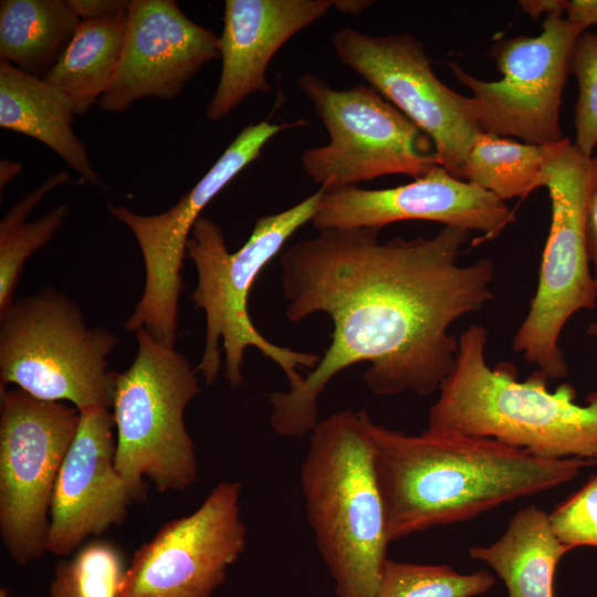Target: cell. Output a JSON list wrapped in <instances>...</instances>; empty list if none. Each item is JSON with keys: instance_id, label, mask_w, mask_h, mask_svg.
Here are the masks:
<instances>
[{"instance_id": "obj_1", "label": "cell", "mask_w": 597, "mask_h": 597, "mask_svg": "<svg viewBox=\"0 0 597 597\" xmlns=\"http://www.w3.org/2000/svg\"><path fill=\"white\" fill-rule=\"evenodd\" d=\"M380 231H318L281 255L285 317L324 313L333 326L302 384L270 395L271 427L282 437L311 433L322 391L357 363H370L363 378L374 395L437 391L458 353L450 326L494 298L490 259L459 264L471 231L443 227L431 238L386 242Z\"/></svg>"}, {"instance_id": "obj_2", "label": "cell", "mask_w": 597, "mask_h": 597, "mask_svg": "<svg viewBox=\"0 0 597 597\" xmlns=\"http://www.w3.org/2000/svg\"><path fill=\"white\" fill-rule=\"evenodd\" d=\"M389 542L554 489L595 459H546L492 438L406 434L370 421Z\"/></svg>"}, {"instance_id": "obj_3", "label": "cell", "mask_w": 597, "mask_h": 597, "mask_svg": "<svg viewBox=\"0 0 597 597\" xmlns=\"http://www.w3.org/2000/svg\"><path fill=\"white\" fill-rule=\"evenodd\" d=\"M488 338L480 324L460 334L453 368L438 389L425 431L492 438L546 459H595L597 390L578 405L570 384L551 392L538 369L517 381L511 363L488 365Z\"/></svg>"}, {"instance_id": "obj_4", "label": "cell", "mask_w": 597, "mask_h": 597, "mask_svg": "<svg viewBox=\"0 0 597 597\" xmlns=\"http://www.w3.org/2000/svg\"><path fill=\"white\" fill-rule=\"evenodd\" d=\"M370 421L350 408L318 421L301 467L307 520L337 597H377L388 559Z\"/></svg>"}, {"instance_id": "obj_5", "label": "cell", "mask_w": 597, "mask_h": 597, "mask_svg": "<svg viewBox=\"0 0 597 597\" xmlns=\"http://www.w3.org/2000/svg\"><path fill=\"white\" fill-rule=\"evenodd\" d=\"M323 191L320 188L293 207L258 218L247 242L232 253L214 221L200 216L195 223L186 258L192 260L198 274L190 298L206 316L205 348L196 367L206 384L214 383L220 370V339L226 355L224 376L231 387L243 381L241 368L249 346L256 347L283 370L289 389L302 384L300 368L312 370L318 364L321 357L314 353L296 352L266 339L249 316L248 296L262 269L300 228L312 221Z\"/></svg>"}, {"instance_id": "obj_6", "label": "cell", "mask_w": 597, "mask_h": 597, "mask_svg": "<svg viewBox=\"0 0 597 597\" xmlns=\"http://www.w3.org/2000/svg\"><path fill=\"white\" fill-rule=\"evenodd\" d=\"M542 147L541 187L551 198V228L536 292L512 347L548 379H562L568 366L561 333L575 313L594 308L597 301L585 232L587 205L597 186V156L583 154L566 137Z\"/></svg>"}, {"instance_id": "obj_7", "label": "cell", "mask_w": 597, "mask_h": 597, "mask_svg": "<svg viewBox=\"0 0 597 597\" xmlns=\"http://www.w3.org/2000/svg\"><path fill=\"white\" fill-rule=\"evenodd\" d=\"M135 334L137 353L129 367L116 373L111 407L115 465L139 500L145 479L160 492L184 490L196 481L195 444L184 415L200 386L198 371L181 353L145 328Z\"/></svg>"}, {"instance_id": "obj_8", "label": "cell", "mask_w": 597, "mask_h": 597, "mask_svg": "<svg viewBox=\"0 0 597 597\" xmlns=\"http://www.w3.org/2000/svg\"><path fill=\"white\" fill-rule=\"evenodd\" d=\"M117 338L90 327L80 306L53 289L14 300L0 313V381L78 411L111 408L116 373L107 357Z\"/></svg>"}, {"instance_id": "obj_9", "label": "cell", "mask_w": 597, "mask_h": 597, "mask_svg": "<svg viewBox=\"0 0 597 597\" xmlns=\"http://www.w3.org/2000/svg\"><path fill=\"white\" fill-rule=\"evenodd\" d=\"M297 86L328 134V143L305 149L304 174L333 191L387 175L413 179L440 165L432 140L370 85L332 87L305 72Z\"/></svg>"}, {"instance_id": "obj_10", "label": "cell", "mask_w": 597, "mask_h": 597, "mask_svg": "<svg viewBox=\"0 0 597 597\" xmlns=\"http://www.w3.org/2000/svg\"><path fill=\"white\" fill-rule=\"evenodd\" d=\"M78 422L74 406L1 389L0 528L20 565L46 551L53 491Z\"/></svg>"}, {"instance_id": "obj_11", "label": "cell", "mask_w": 597, "mask_h": 597, "mask_svg": "<svg viewBox=\"0 0 597 597\" xmlns=\"http://www.w3.org/2000/svg\"><path fill=\"white\" fill-rule=\"evenodd\" d=\"M586 30L566 18L548 17L537 36L496 42L489 54L502 74L499 81L480 80L458 63H449L454 77L472 92L469 97L481 129L537 146L562 142V94L573 48Z\"/></svg>"}, {"instance_id": "obj_12", "label": "cell", "mask_w": 597, "mask_h": 597, "mask_svg": "<svg viewBox=\"0 0 597 597\" xmlns=\"http://www.w3.org/2000/svg\"><path fill=\"white\" fill-rule=\"evenodd\" d=\"M300 123L268 121L245 126L206 175L176 205L155 216L108 205L111 214L136 238L145 264V286L126 331L147 329L160 344L175 348L182 265L192 228L206 206L248 165L270 139Z\"/></svg>"}, {"instance_id": "obj_13", "label": "cell", "mask_w": 597, "mask_h": 597, "mask_svg": "<svg viewBox=\"0 0 597 597\" xmlns=\"http://www.w3.org/2000/svg\"><path fill=\"white\" fill-rule=\"evenodd\" d=\"M331 42L339 62L416 124L440 166L463 180L468 153L483 130L470 97L438 78L422 42L407 32L376 36L353 28L336 30Z\"/></svg>"}, {"instance_id": "obj_14", "label": "cell", "mask_w": 597, "mask_h": 597, "mask_svg": "<svg viewBox=\"0 0 597 597\" xmlns=\"http://www.w3.org/2000/svg\"><path fill=\"white\" fill-rule=\"evenodd\" d=\"M239 482H221L191 514L166 523L126 568L119 597H211L247 543Z\"/></svg>"}, {"instance_id": "obj_15", "label": "cell", "mask_w": 597, "mask_h": 597, "mask_svg": "<svg viewBox=\"0 0 597 597\" xmlns=\"http://www.w3.org/2000/svg\"><path fill=\"white\" fill-rule=\"evenodd\" d=\"M324 190V189H323ZM426 220L482 233L493 239L515 220L514 211L493 193L452 176L438 165L412 182L385 189L348 187L323 191L312 224L318 231L379 228Z\"/></svg>"}, {"instance_id": "obj_16", "label": "cell", "mask_w": 597, "mask_h": 597, "mask_svg": "<svg viewBox=\"0 0 597 597\" xmlns=\"http://www.w3.org/2000/svg\"><path fill=\"white\" fill-rule=\"evenodd\" d=\"M218 57L219 35L190 20L175 0H130L122 53L98 106L123 113L145 97L174 98Z\"/></svg>"}, {"instance_id": "obj_17", "label": "cell", "mask_w": 597, "mask_h": 597, "mask_svg": "<svg viewBox=\"0 0 597 597\" xmlns=\"http://www.w3.org/2000/svg\"><path fill=\"white\" fill-rule=\"evenodd\" d=\"M112 412L105 407L80 410L76 434L61 465L50 509L45 548L72 553L85 538L123 522L134 500L115 465Z\"/></svg>"}, {"instance_id": "obj_18", "label": "cell", "mask_w": 597, "mask_h": 597, "mask_svg": "<svg viewBox=\"0 0 597 597\" xmlns=\"http://www.w3.org/2000/svg\"><path fill=\"white\" fill-rule=\"evenodd\" d=\"M334 0H226L219 35L220 77L206 108L208 121L228 116L247 97L271 91L266 69L295 34L322 19Z\"/></svg>"}, {"instance_id": "obj_19", "label": "cell", "mask_w": 597, "mask_h": 597, "mask_svg": "<svg viewBox=\"0 0 597 597\" xmlns=\"http://www.w3.org/2000/svg\"><path fill=\"white\" fill-rule=\"evenodd\" d=\"M74 107L55 86L0 61V126L38 139L85 181L101 185L86 148L72 128Z\"/></svg>"}, {"instance_id": "obj_20", "label": "cell", "mask_w": 597, "mask_h": 597, "mask_svg": "<svg viewBox=\"0 0 597 597\" xmlns=\"http://www.w3.org/2000/svg\"><path fill=\"white\" fill-rule=\"evenodd\" d=\"M568 551L553 533L548 514L531 505L512 516L496 542L473 546L469 555L495 570L506 585L507 597H554L555 570Z\"/></svg>"}, {"instance_id": "obj_21", "label": "cell", "mask_w": 597, "mask_h": 597, "mask_svg": "<svg viewBox=\"0 0 597 597\" xmlns=\"http://www.w3.org/2000/svg\"><path fill=\"white\" fill-rule=\"evenodd\" d=\"M78 22L66 0H2L0 61L43 80L66 50Z\"/></svg>"}, {"instance_id": "obj_22", "label": "cell", "mask_w": 597, "mask_h": 597, "mask_svg": "<svg viewBox=\"0 0 597 597\" xmlns=\"http://www.w3.org/2000/svg\"><path fill=\"white\" fill-rule=\"evenodd\" d=\"M127 15L80 20L66 50L43 78L85 115L107 91L122 53Z\"/></svg>"}, {"instance_id": "obj_23", "label": "cell", "mask_w": 597, "mask_h": 597, "mask_svg": "<svg viewBox=\"0 0 597 597\" xmlns=\"http://www.w3.org/2000/svg\"><path fill=\"white\" fill-rule=\"evenodd\" d=\"M543 147L481 132L463 169V180L505 201L526 198L541 187Z\"/></svg>"}, {"instance_id": "obj_24", "label": "cell", "mask_w": 597, "mask_h": 597, "mask_svg": "<svg viewBox=\"0 0 597 597\" xmlns=\"http://www.w3.org/2000/svg\"><path fill=\"white\" fill-rule=\"evenodd\" d=\"M70 176L60 171L18 201L0 222V313L14 301V291L25 261L45 245L62 226L69 207L62 205L48 214L28 222L27 218L42 199Z\"/></svg>"}, {"instance_id": "obj_25", "label": "cell", "mask_w": 597, "mask_h": 597, "mask_svg": "<svg viewBox=\"0 0 597 597\" xmlns=\"http://www.w3.org/2000/svg\"><path fill=\"white\" fill-rule=\"evenodd\" d=\"M494 584L495 578L485 570L460 574L448 565L387 559L377 597H474Z\"/></svg>"}, {"instance_id": "obj_26", "label": "cell", "mask_w": 597, "mask_h": 597, "mask_svg": "<svg viewBox=\"0 0 597 597\" xmlns=\"http://www.w3.org/2000/svg\"><path fill=\"white\" fill-rule=\"evenodd\" d=\"M125 570L114 545L92 542L73 559L59 564L51 586L74 597H119Z\"/></svg>"}, {"instance_id": "obj_27", "label": "cell", "mask_w": 597, "mask_h": 597, "mask_svg": "<svg viewBox=\"0 0 597 597\" xmlns=\"http://www.w3.org/2000/svg\"><path fill=\"white\" fill-rule=\"evenodd\" d=\"M570 73L578 82L574 109V145L593 156L597 146V33L584 31L577 38L570 57Z\"/></svg>"}, {"instance_id": "obj_28", "label": "cell", "mask_w": 597, "mask_h": 597, "mask_svg": "<svg viewBox=\"0 0 597 597\" xmlns=\"http://www.w3.org/2000/svg\"><path fill=\"white\" fill-rule=\"evenodd\" d=\"M548 517L553 533L568 549L583 545L597 547V475Z\"/></svg>"}, {"instance_id": "obj_29", "label": "cell", "mask_w": 597, "mask_h": 597, "mask_svg": "<svg viewBox=\"0 0 597 597\" xmlns=\"http://www.w3.org/2000/svg\"><path fill=\"white\" fill-rule=\"evenodd\" d=\"M80 20H101L127 15L130 0H66Z\"/></svg>"}, {"instance_id": "obj_30", "label": "cell", "mask_w": 597, "mask_h": 597, "mask_svg": "<svg viewBox=\"0 0 597 597\" xmlns=\"http://www.w3.org/2000/svg\"><path fill=\"white\" fill-rule=\"evenodd\" d=\"M585 232L588 258L593 266V277L597 285V186L587 205Z\"/></svg>"}, {"instance_id": "obj_31", "label": "cell", "mask_w": 597, "mask_h": 597, "mask_svg": "<svg viewBox=\"0 0 597 597\" xmlns=\"http://www.w3.org/2000/svg\"><path fill=\"white\" fill-rule=\"evenodd\" d=\"M564 13L570 22L588 29L597 24V0H565Z\"/></svg>"}, {"instance_id": "obj_32", "label": "cell", "mask_w": 597, "mask_h": 597, "mask_svg": "<svg viewBox=\"0 0 597 597\" xmlns=\"http://www.w3.org/2000/svg\"><path fill=\"white\" fill-rule=\"evenodd\" d=\"M520 6L525 13L536 20L540 15L562 17L565 8V0H522Z\"/></svg>"}, {"instance_id": "obj_33", "label": "cell", "mask_w": 597, "mask_h": 597, "mask_svg": "<svg viewBox=\"0 0 597 597\" xmlns=\"http://www.w3.org/2000/svg\"><path fill=\"white\" fill-rule=\"evenodd\" d=\"M373 3L369 0H334L333 8L344 14L357 15Z\"/></svg>"}, {"instance_id": "obj_34", "label": "cell", "mask_w": 597, "mask_h": 597, "mask_svg": "<svg viewBox=\"0 0 597 597\" xmlns=\"http://www.w3.org/2000/svg\"><path fill=\"white\" fill-rule=\"evenodd\" d=\"M22 170V165L17 161L3 159L0 163V188L3 189Z\"/></svg>"}, {"instance_id": "obj_35", "label": "cell", "mask_w": 597, "mask_h": 597, "mask_svg": "<svg viewBox=\"0 0 597 597\" xmlns=\"http://www.w3.org/2000/svg\"><path fill=\"white\" fill-rule=\"evenodd\" d=\"M0 597H9V594L6 589L0 590ZM48 597H74L61 589H57L55 587H50V594Z\"/></svg>"}, {"instance_id": "obj_36", "label": "cell", "mask_w": 597, "mask_h": 597, "mask_svg": "<svg viewBox=\"0 0 597 597\" xmlns=\"http://www.w3.org/2000/svg\"><path fill=\"white\" fill-rule=\"evenodd\" d=\"M587 334L597 337V321L591 322L587 327Z\"/></svg>"}, {"instance_id": "obj_37", "label": "cell", "mask_w": 597, "mask_h": 597, "mask_svg": "<svg viewBox=\"0 0 597 597\" xmlns=\"http://www.w3.org/2000/svg\"><path fill=\"white\" fill-rule=\"evenodd\" d=\"M595 459H596V461H597V454H596Z\"/></svg>"}]
</instances>
